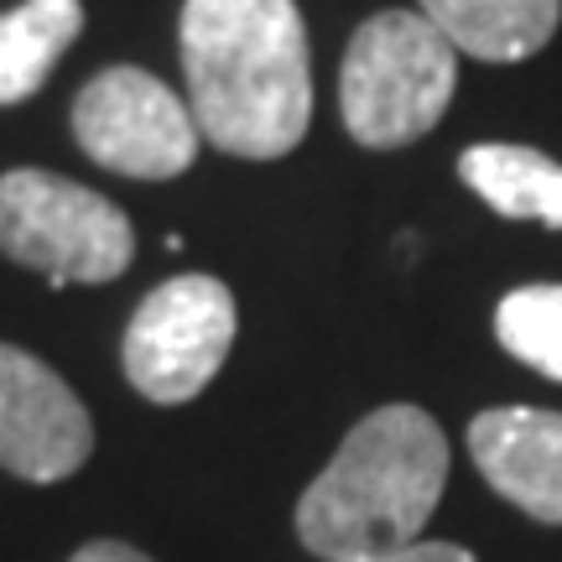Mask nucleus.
I'll use <instances>...</instances> for the list:
<instances>
[{"instance_id": "f257e3e1", "label": "nucleus", "mask_w": 562, "mask_h": 562, "mask_svg": "<svg viewBox=\"0 0 562 562\" xmlns=\"http://www.w3.org/2000/svg\"><path fill=\"white\" fill-rule=\"evenodd\" d=\"M188 110L199 136L240 161L297 151L313 125V53L297 0H182Z\"/></svg>"}, {"instance_id": "f03ea898", "label": "nucleus", "mask_w": 562, "mask_h": 562, "mask_svg": "<svg viewBox=\"0 0 562 562\" xmlns=\"http://www.w3.org/2000/svg\"><path fill=\"white\" fill-rule=\"evenodd\" d=\"M448 490V438L422 406L391 402L349 427L297 501V542L318 562L375 558L422 537Z\"/></svg>"}, {"instance_id": "7ed1b4c3", "label": "nucleus", "mask_w": 562, "mask_h": 562, "mask_svg": "<svg viewBox=\"0 0 562 562\" xmlns=\"http://www.w3.org/2000/svg\"><path fill=\"white\" fill-rule=\"evenodd\" d=\"M459 89V47L422 11H375L349 37L339 68L344 131L370 151L422 140Z\"/></svg>"}, {"instance_id": "20e7f679", "label": "nucleus", "mask_w": 562, "mask_h": 562, "mask_svg": "<svg viewBox=\"0 0 562 562\" xmlns=\"http://www.w3.org/2000/svg\"><path fill=\"white\" fill-rule=\"evenodd\" d=\"M0 256L53 286H104L131 271L136 229L121 203L74 178L16 167L0 178Z\"/></svg>"}, {"instance_id": "39448f33", "label": "nucleus", "mask_w": 562, "mask_h": 562, "mask_svg": "<svg viewBox=\"0 0 562 562\" xmlns=\"http://www.w3.org/2000/svg\"><path fill=\"white\" fill-rule=\"evenodd\" d=\"M235 292L220 277H167L151 286L125 323L121 370L146 402L182 406L203 396L235 349Z\"/></svg>"}, {"instance_id": "423d86ee", "label": "nucleus", "mask_w": 562, "mask_h": 562, "mask_svg": "<svg viewBox=\"0 0 562 562\" xmlns=\"http://www.w3.org/2000/svg\"><path fill=\"white\" fill-rule=\"evenodd\" d=\"M74 140L104 172L136 182L182 178L199 161V121L146 68H100L74 100Z\"/></svg>"}, {"instance_id": "0eeeda50", "label": "nucleus", "mask_w": 562, "mask_h": 562, "mask_svg": "<svg viewBox=\"0 0 562 562\" xmlns=\"http://www.w3.org/2000/svg\"><path fill=\"white\" fill-rule=\"evenodd\" d=\"M94 453V422L53 364L0 344V469L26 484H58Z\"/></svg>"}, {"instance_id": "6e6552de", "label": "nucleus", "mask_w": 562, "mask_h": 562, "mask_svg": "<svg viewBox=\"0 0 562 562\" xmlns=\"http://www.w3.org/2000/svg\"><path fill=\"white\" fill-rule=\"evenodd\" d=\"M469 459L501 501L531 521L562 526V412L490 406L469 422Z\"/></svg>"}, {"instance_id": "1a4fd4ad", "label": "nucleus", "mask_w": 562, "mask_h": 562, "mask_svg": "<svg viewBox=\"0 0 562 562\" xmlns=\"http://www.w3.org/2000/svg\"><path fill=\"white\" fill-rule=\"evenodd\" d=\"M417 11L469 58L521 63L552 42L562 0H417Z\"/></svg>"}, {"instance_id": "9d476101", "label": "nucleus", "mask_w": 562, "mask_h": 562, "mask_svg": "<svg viewBox=\"0 0 562 562\" xmlns=\"http://www.w3.org/2000/svg\"><path fill=\"white\" fill-rule=\"evenodd\" d=\"M459 178L501 220H537L547 229H562V167L542 151L484 140L459 157Z\"/></svg>"}, {"instance_id": "9b49d317", "label": "nucleus", "mask_w": 562, "mask_h": 562, "mask_svg": "<svg viewBox=\"0 0 562 562\" xmlns=\"http://www.w3.org/2000/svg\"><path fill=\"white\" fill-rule=\"evenodd\" d=\"M83 32V0H21L0 11V104L32 100Z\"/></svg>"}, {"instance_id": "f8f14e48", "label": "nucleus", "mask_w": 562, "mask_h": 562, "mask_svg": "<svg viewBox=\"0 0 562 562\" xmlns=\"http://www.w3.org/2000/svg\"><path fill=\"white\" fill-rule=\"evenodd\" d=\"M495 339L505 355H516L547 381H562V286L531 281L505 292L495 307Z\"/></svg>"}, {"instance_id": "ddd939ff", "label": "nucleus", "mask_w": 562, "mask_h": 562, "mask_svg": "<svg viewBox=\"0 0 562 562\" xmlns=\"http://www.w3.org/2000/svg\"><path fill=\"white\" fill-rule=\"evenodd\" d=\"M344 562H480L459 542H412L396 552H375V558H344Z\"/></svg>"}, {"instance_id": "4468645a", "label": "nucleus", "mask_w": 562, "mask_h": 562, "mask_svg": "<svg viewBox=\"0 0 562 562\" xmlns=\"http://www.w3.org/2000/svg\"><path fill=\"white\" fill-rule=\"evenodd\" d=\"M68 562H151V558L131 542H89V547H79Z\"/></svg>"}]
</instances>
